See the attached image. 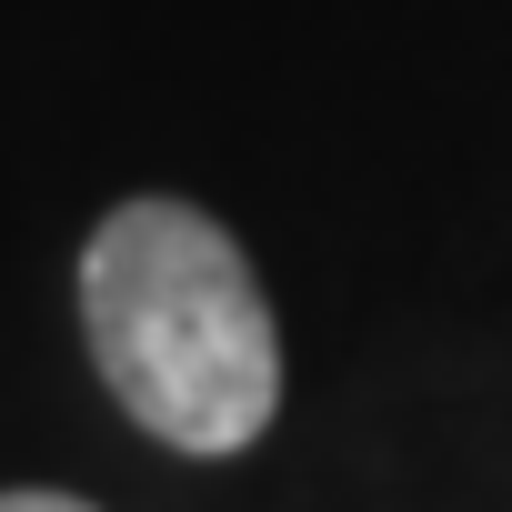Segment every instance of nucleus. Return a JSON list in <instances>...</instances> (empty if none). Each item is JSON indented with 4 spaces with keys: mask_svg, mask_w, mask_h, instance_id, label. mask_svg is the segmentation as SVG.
<instances>
[{
    "mask_svg": "<svg viewBox=\"0 0 512 512\" xmlns=\"http://www.w3.org/2000/svg\"><path fill=\"white\" fill-rule=\"evenodd\" d=\"M81 332L111 402L171 452H241L282 412V332L241 241L191 201H121L81 251Z\"/></svg>",
    "mask_w": 512,
    "mask_h": 512,
    "instance_id": "1",
    "label": "nucleus"
},
{
    "mask_svg": "<svg viewBox=\"0 0 512 512\" xmlns=\"http://www.w3.org/2000/svg\"><path fill=\"white\" fill-rule=\"evenodd\" d=\"M0 512H101V502H81V492H0Z\"/></svg>",
    "mask_w": 512,
    "mask_h": 512,
    "instance_id": "2",
    "label": "nucleus"
}]
</instances>
